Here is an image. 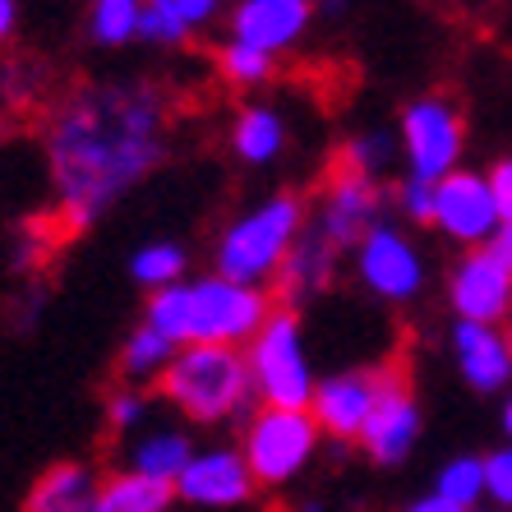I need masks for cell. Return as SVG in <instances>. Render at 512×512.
I'll return each mask as SVG.
<instances>
[{"label": "cell", "instance_id": "d590c367", "mask_svg": "<svg viewBox=\"0 0 512 512\" xmlns=\"http://www.w3.org/2000/svg\"><path fill=\"white\" fill-rule=\"evenodd\" d=\"M19 24H24V0H0V51L14 47Z\"/></svg>", "mask_w": 512, "mask_h": 512}, {"label": "cell", "instance_id": "4fadbf2b", "mask_svg": "<svg viewBox=\"0 0 512 512\" xmlns=\"http://www.w3.org/2000/svg\"><path fill=\"white\" fill-rule=\"evenodd\" d=\"M314 24H319L314 0H231L222 14V37L286 60L310 42Z\"/></svg>", "mask_w": 512, "mask_h": 512}, {"label": "cell", "instance_id": "f35d334b", "mask_svg": "<svg viewBox=\"0 0 512 512\" xmlns=\"http://www.w3.org/2000/svg\"><path fill=\"white\" fill-rule=\"evenodd\" d=\"M314 10H319V19H346L356 10V0H314Z\"/></svg>", "mask_w": 512, "mask_h": 512}, {"label": "cell", "instance_id": "d6a6232c", "mask_svg": "<svg viewBox=\"0 0 512 512\" xmlns=\"http://www.w3.org/2000/svg\"><path fill=\"white\" fill-rule=\"evenodd\" d=\"M489 194H494V208H499V222H512V153L494 157L485 167Z\"/></svg>", "mask_w": 512, "mask_h": 512}, {"label": "cell", "instance_id": "8fae6325", "mask_svg": "<svg viewBox=\"0 0 512 512\" xmlns=\"http://www.w3.org/2000/svg\"><path fill=\"white\" fill-rule=\"evenodd\" d=\"M429 231L448 240L457 254L462 250H485L489 236L499 231V208L489 194L485 171L457 167L453 176H443L434 185V213H429Z\"/></svg>", "mask_w": 512, "mask_h": 512}, {"label": "cell", "instance_id": "ffe728a7", "mask_svg": "<svg viewBox=\"0 0 512 512\" xmlns=\"http://www.w3.org/2000/svg\"><path fill=\"white\" fill-rule=\"evenodd\" d=\"M97 485H102V471L93 462H79V457H65V462H51L47 471H37V480L24 494V512H88Z\"/></svg>", "mask_w": 512, "mask_h": 512}, {"label": "cell", "instance_id": "484cf974", "mask_svg": "<svg viewBox=\"0 0 512 512\" xmlns=\"http://www.w3.org/2000/svg\"><path fill=\"white\" fill-rule=\"evenodd\" d=\"M143 0H84V42L93 51H125L139 42Z\"/></svg>", "mask_w": 512, "mask_h": 512}, {"label": "cell", "instance_id": "cb8c5ba5", "mask_svg": "<svg viewBox=\"0 0 512 512\" xmlns=\"http://www.w3.org/2000/svg\"><path fill=\"white\" fill-rule=\"evenodd\" d=\"M176 508V494L162 480H148L130 466H120L111 476H102L88 512H171Z\"/></svg>", "mask_w": 512, "mask_h": 512}, {"label": "cell", "instance_id": "4316f807", "mask_svg": "<svg viewBox=\"0 0 512 512\" xmlns=\"http://www.w3.org/2000/svg\"><path fill=\"white\" fill-rule=\"evenodd\" d=\"M171 356H176V346H171L167 337L153 333L148 323H134L116 351V379L139 383V388H157V379L167 374Z\"/></svg>", "mask_w": 512, "mask_h": 512}, {"label": "cell", "instance_id": "f1b7e54d", "mask_svg": "<svg viewBox=\"0 0 512 512\" xmlns=\"http://www.w3.org/2000/svg\"><path fill=\"white\" fill-rule=\"evenodd\" d=\"M153 388H139V383H116L102 402V420H107V434L116 439H134L139 429L153 425Z\"/></svg>", "mask_w": 512, "mask_h": 512}, {"label": "cell", "instance_id": "74e56055", "mask_svg": "<svg viewBox=\"0 0 512 512\" xmlns=\"http://www.w3.org/2000/svg\"><path fill=\"white\" fill-rule=\"evenodd\" d=\"M402 512H462V508H457V503H448V499H439L434 489H425V494H420V499H411Z\"/></svg>", "mask_w": 512, "mask_h": 512}, {"label": "cell", "instance_id": "44dd1931", "mask_svg": "<svg viewBox=\"0 0 512 512\" xmlns=\"http://www.w3.org/2000/svg\"><path fill=\"white\" fill-rule=\"evenodd\" d=\"M213 74H217V84L231 88V93L263 97L277 79H282V60L268 56V51H259V47H245V42L222 37V42L213 47Z\"/></svg>", "mask_w": 512, "mask_h": 512}, {"label": "cell", "instance_id": "277c9868", "mask_svg": "<svg viewBox=\"0 0 512 512\" xmlns=\"http://www.w3.org/2000/svg\"><path fill=\"white\" fill-rule=\"evenodd\" d=\"M310 227V194L268 190L222 222L213 236V273L245 286H273L282 259Z\"/></svg>", "mask_w": 512, "mask_h": 512}, {"label": "cell", "instance_id": "836d02e7", "mask_svg": "<svg viewBox=\"0 0 512 512\" xmlns=\"http://www.w3.org/2000/svg\"><path fill=\"white\" fill-rule=\"evenodd\" d=\"M180 5V14H185V19H190V28L194 33H208V28L213 24H222V14H227V5L231 0H176Z\"/></svg>", "mask_w": 512, "mask_h": 512}, {"label": "cell", "instance_id": "7a4b0ae2", "mask_svg": "<svg viewBox=\"0 0 512 512\" xmlns=\"http://www.w3.org/2000/svg\"><path fill=\"white\" fill-rule=\"evenodd\" d=\"M273 314V291L268 286H245L231 282L222 273H190L185 282L143 296L139 323H148L153 333H162L171 346H240L263 328V319Z\"/></svg>", "mask_w": 512, "mask_h": 512}, {"label": "cell", "instance_id": "d6986e66", "mask_svg": "<svg viewBox=\"0 0 512 512\" xmlns=\"http://www.w3.org/2000/svg\"><path fill=\"white\" fill-rule=\"evenodd\" d=\"M194 434L185 420H153L148 429H139L130 439V453H125V466L130 471H139V476L148 480H162V485H171V480L185 471V462L194 457Z\"/></svg>", "mask_w": 512, "mask_h": 512}, {"label": "cell", "instance_id": "60d3db41", "mask_svg": "<svg viewBox=\"0 0 512 512\" xmlns=\"http://www.w3.org/2000/svg\"><path fill=\"white\" fill-rule=\"evenodd\" d=\"M5 130H10V120H5V111H0V139H5Z\"/></svg>", "mask_w": 512, "mask_h": 512}, {"label": "cell", "instance_id": "7c38bea8", "mask_svg": "<svg viewBox=\"0 0 512 512\" xmlns=\"http://www.w3.org/2000/svg\"><path fill=\"white\" fill-rule=\"evenodd\" d=\"M171 494L176 503L199 512H236L259 494V485L236 443H208V448H194L185 471L171 480Z\"/></svg>", "mask_w": 512, "mask_h": 512}, {"label": "cell", "instance_id": "8d00e7d4", "mask_svg": "<svg viewBox=\"0 0 512 512\" xmlns=\"http://www.w3.org/2000/svg\"><path fill=\"white\" fill-rule=\"evenodd\" d=\"M485 250L494 254V259H499L503 268H508V273H512V222H499V231L489 236V245H485Z\"/></svg>", "mask_w": 512, "mask_h": 512}, {"label": "cell", "instance_id": "5b68a950", "mask_svg": "<svg viewBox=\"0 0 512 512\" xmlns=\"http://www.w3.org/2000/svg\"><path fill=\"white\" fill-rule=\"evenodd\" d=\"M323 429L314 425L310 411H291V406H254L236 429V448L250 466L259 489H286L296 485L314 466L323 448Z\"/></svg>", "mask_w": 512, "mask_h": 512}, {"label": "cell", "instance_id": "b9f144b4", "mask_svg": "<svg viewBox=\"0 0 512 512\" xmlns=\"http://www.w3.org/2000/svg\"><path fill=\"white\" fill-rule=\"evenodd\" d=\"M471 512H499V508H489V503H480V508H471Z\"/></svg>", "mask_w": 512, "mask_h": 512}, {"label": "cell", "instance_id": "5bb4252c", "mask_svg": "<svg viewBox=\"0 0 512 512\" xmlns=\"http://www.w3.org/2000/svg\"><path fill=\"white\" fill-rule=\"evenodd\" d=\"M448 314L462 323H503L512 319V273L489 250H462L443 273Z\"/></svg>", "mask_w": 512, "mask_h": 512}, {"label": "cell", "instance_id": "7402d4cb", "mask_svg": "<svg viewBox=\"0 0 512 512\" xmlns=\"http://www.w3.org/2000/svg\"><path fill=\"white\" fill-rule=\"evenodd\" d=\"M333 167L351 171V176H365V180H393L402 171L393 125H360V130H351L337 143Z\"/></svg>", "mask_w": 512, "mask_h": 512}, {"label": "cell", "instance_id": "3957f363", "mask_svg": "<svg viewBox=\"0 0 512 512\" xmlns=\"http://www.w3.org/2000/svg\"><path fill=\"white\" fill-rule=\"evenodd\" d=\"M153 393L190 429H240V420L259 406L245 351L208 342L176 346V356H171L167 374L157 379Z\"/></svg>", "mask_w": 512, "mask_h": 512}, {"label": "cell", "instance_id": "9a60e30c", "mask_svg": "<svg viewBox=\"0 0 512 512\" xmlns=\"http://www.w3.org/2000/svg\"><path fill=\"white\" fill-rule=\"evenodd\" d=\"M379 388H383V365H351V370L337 374H319L310 416L323 429V439L356 443L374 402H379Z\"/></svg>", "mask_w": 512, "mask_h": 512}, {"label": "cell", "instance_id": "f546056e", "mask_svg": "<svg viewBox=\"0 0 512 512\" xmlns=\"http://www.w3.org/2000/svg\"><path fill=\"white\" fill-rule=\"evenodd\" d=\"M190 19L180 14L176 0H143V24H139V42L153 51H185L194 42Z\"/></svg>", "mask_w": 512, "mask_h": 512}, {"label": "cell", "instance_id": "ac0fdd59", "mask_svg": "<svg viewBox=\"0 0 512 512\" xmlns=\"http://www.w3.org/2000/svg\"><path fill=\"white\" fill-rule=\"evenodd\" d=\"M342 263L346 254H337L328 240L319 236V231H300V240L291 245V254L282 259V268H277L273 277V305H282V310H305V305H314V300H323L328 291L337 286V277H342Z\"/></svg>", "mask_w": 512, "mask_h": 512}, {"label": "cell", "instance_id": "ba28073f", "mask_svg": "<svg viewBox=\"0 0 512 512\" xmlns=\"http://www.w3.org/2000/svg\"><path fill=\"white\" fill-rule=\"evenodd\" d=\"M346 268L356 277V286L379 305H411L429 291V254L416 240V231L402 222H379L356 250L346 254Z\"/></svg>", "mask_w": 512, "mask_h": 512}, {"label": "cell", "instance_id": "ab89813d", "mask_svg": "<svg viewBox=\"0 0 512 512\" xmlns=\"http://www.w3.org/2000/svg\"><path fill=\"white\" fill-rule=\"evenodd\" d=\"M499 429H503V439L512 443V388L503 393V402H499Z\"/></svg>", "mask_w": 512, "mask_h": 512}, {"label": "cell", "instance_id": "30bf717a", "mask_svg": "<svg viewBox=\"0 0 512 512\" xmlns=\"http://www.w3.org/2000/svg\"><path fill=\"white\" fill-rule=\"evenodd\" d=\"M420 434H425V411H420V397H416V388H411V374H406L397 360H383L379 402H374L370 420L360 429L356 448L365 453L370 466L397 471V466H406L411 453L420 448Z\"/></svg>", "mask_w": 512, "mask_h": 512}, {"label": "cell", "instance_id": "4dcf8cb0", "mask_svg": "<svg viewBox=\"0 0 512 512\" xmlns=\"http://www.w3.org/2000/svg\"><path fill=\"white\" fill-rule=\"evenodd\" d=\"M388 213L393 222L411 231H429V213H434V180H416V176H402L397 171L388 180Z\"/></svg>", "mask_w": 512, "mask_h": 512}, {"label": "cell", "instance_id": "e0dca14e", "mask_svg": "<svg viewBox=\"0 0 512 512\" xmlns=\"http://www.w3.org/2000/svg\"><path fill=\"white\" fill-rule=\"evenodd\" d=\"M448 356L457 379L480 397H503L512 388V342L494 323H448Z\"/></svg>", "mask_w": 512, "mask_h": 512}, {"label": "cell", "instance_id": "8992f818", "mask_svg": "<svg viewBox=\"0 0 512 512\" xmlns=\"http://www.w3.org/2000/svg\"><path fill=\"white\" fill-rule=\"evenodd\" d=\"M245 365L254 379V397L263 406H291V411H310L319 370H314L310 342H305V319L296 310L273 305L263 328L245 342Z\"/></svg>", "mask_w": 512, "mask_h": 512}, {"label": "cell", "instance_id": "7bdbcfd3", "mask_svg": "<svg viewBox=\"0 0 512 512\" xmlns=\"http://www.w3.org/2000/svg\"><path fill=\"white\" fill-rule=\"evenodd\" d=\"M503 328H508V342H512V319H508V323H503Z\"/></svg>", "mask_w": 512, "mask_h": 512}, {"label": "cell", "instance_id": "1f68e13d", "mask_svg": "<svg viewBox=\"0 0 512 512\" xmlns=\"http://www.w3.org/2000/svg\"><path fill=\"white\" fill-rule=\"evenodd\" d=\"M485 503L512 512V443H499L485 453Z\"/></svg>", "mask_w": 512, "mask_h": 512}, {"label": "cell", "instance_id": "9c48e42d", "mask_svg": "<svg viewBox=\"0 0 512 512\" xmlns=\"http://www.w3.org/2000/svg\"><path fill=\"white\" fill-rule=\"evenodd\" d=\"M388 180H365L351 171H328L310 199V231H319L337 254H351L379 222H388Z\"/></svg>", "mask_w": 512, "mask_h": 512}, {"label": "cell", "instance_id": "2e32d148", "mask_svg": "<svg viewBox=\"0 0 512 512\" xmlns=\"http://www.w3.org/2000/svg\"><path fill=\"white\" fill-rule=\"evenodd\" d=\"M227 153L245 171H273L291 157V116L273 97H240L227 116Z\"/></svg>", "mask_w": 512, "mask_h": 512}, {"label": "cell", "instance_id": "603a6c76", "mask_svg": "<svg viewBox=\"0 0 512 512\" xmlns=\"http://www.w3.org/2000/svg\"><path fill=\"white\" fill-rule=\"evenodd\" d=\"M56 93L60 88H56V74H51L47 60L24 56V51L0 56V107L5 111H19V116L37 111V116H42V107H47Z\"/></svg>", "mask_w": 512, "mask_h": 512}, {"label": "cell", "instance_id": "52a82bcc", "mask_svg": "<svg viewBox=\"0 0 512 512\" xmlns=\"http://www.w3.org/2000/svg\"><path fill=\"white\" fill-rule=\"evenodd\" d=\"M397 134V162H402V176L416 180H434L453 176L457 167H466V116L462 102L453 93H416L406 97L402 111L393 120Z\"/></svg>", "mask_w": 512, "mask_h": 512}, {"label": "cell", "instance_id": "e575fe53", "mask_svg": "<svg viewBox=\"0 0 512 512\" xmlns=\"http://www.w3.org/2000/svg\"><path fill=\"white\" fill-rule=\"evenodd\" d=\"M37 314H42V296H37V291H24V296L10 305V328L14 333H28Z\"/></svg>", "mask_w": 512, "mask_h": 512}, {"label": "cell", "instance_id": "6da1fadb", "mask_svg": "<svg viewBox=\"0 0 512 512\" xmlns=\"http://www.w3.org/2000/svg\"><path fill=\"white\" fill-rule=\"evenodd\" d=\"M180 102L148 74L74 79L37 116L51 227L84 236L130 199L171 153Z\"/></svg>", "mask_w": 512, "mask_h": 512}, {"label": "cell", "instance_id": "83f0119b", "mask_svg": "<svg viewBox=\"0 0 512 512\" xmlns=\"http://www.w3.org/2000/svg\"><path fill=\"white\" fill-rule=\"evenodd\" d=\"M434 494L448 503H457L462 512L485 503V453H457L434 471Z\"/></svg>", "mask_w": 512, "mask_h": 512}, {"label": "cell", "instance_id": "d4e9b609", "mask_svg": "<svg viewBox=\"0 0 512 512\" xmlns=\"http://www.w3.org/2000/svg\"><path fill=\"white\" fill-rule=\"evenodd\" d=\"M190 273H194L190 245H180V240H171V236L143 240V245H134V254H130V282L139 286L143 296L167 291V286L185 282Z\"/></svg>", "mask_w": 512, "mask_h": 512}]
</instances>
